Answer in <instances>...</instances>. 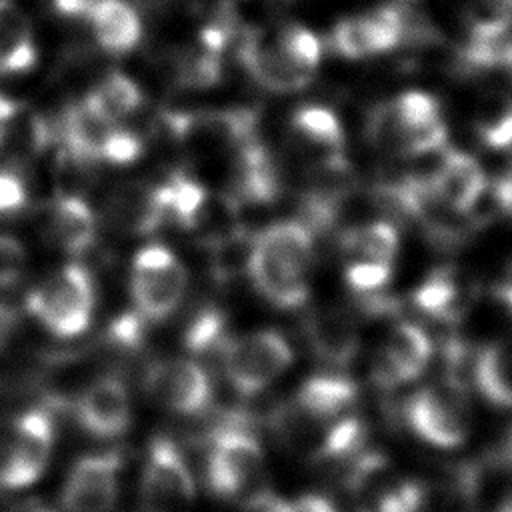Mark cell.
Masks as SVG:
<instances>
[{"label": "cell", "mask_w": 512, "mask_h": 512, "mask_svg": "<svg viewBox=\"0 0 512 512\" xmlns=\"http://www.w3.org/2000/svg\"><path fill=\"white\" fill-rule=\"evenodd\" d=\"M432 196L448 212L466 218L474 228L478 226L476 208L482 202L488 182L478 160L454 148H444L436 168L426 174Z\"/></svg>", "instance_id": "cell-11"}, {"label": "cell", "mask_w": 512, "mask_h": 512, "mask_svg": "<svg viewBox=\"0 0 512 512\" xmlns=\"http://www.w3.org/2000/svg\"><path fill=\"white\" fill-rule=\"evenodd\" d=\"M196 500V482L182 450L166 436L150 440L142 474V512H188Z\"/></svg>", "instance_id": "cell-7"}, {"label": "cell", "mask_w": 512, "mask_h": 512, "mask_svg": "<svg viewBox=\"0 0 512 512\" xmlns=\"http://www.w3.org/2000/svg\"><path fill=\"white\" fill-rule=\"evenodd\" d=\"M240 62L248 74L266 90L276 94H290L306 88L314 74L294 64L276 40L268 42L256 32H246L240 40Z\"/></svg>", "instance_id": "cell-17"}, {"label": "cell", "mask_w": 512, "mask_h": 512, "mask_svg": "<svg viewBox=\"0 0 512 512\" xmlns=\"http://www.w3.org/2000/svg\"><path fill=\"white\" fill-rule=\"evenodd\" d=\"M288 512H338L336 506L322 494H304L290 502Z\"/></svg>", "instance_id": "cell-38"}, {"label": "cell", "mask_w": 512, "mask_h": 512, "mask_svg": "<svg viewBox=\"0 0 512 512\" xmlns=\"http://www.w3.org/2000/svg\"><path fill=\"white\" fill-rule=\"evenodd\" d=\"M156 188L166 216L176 220L186 230L198 228L202 224L208 204V192L200 182H196L188 174L176 172L166 184Z\"/></svg>", "instance_id": "cell-28"}, {"label": "cell", "mask_w": 512, "mask_h": 512, "mask_svg": "<svg viewBox=\"0 0 512 512\" xmlns=\"http://www.w3.org/2000/svg\"><path fill=\"white\" fill-rule=\"evenodd\" d=\"M26 306L54 336L74 338L82 334L92 320V278L84 266L66 264L28 294Z\"/></svg>", "instance_id": "cell-5"}, {"label": "cell", "mask_w": 512, "mask_h": 512, "mask_svg": "<svg viewBox=\"0 0 512 512\" xmlns=\"http://www.w3.org/2000/svg\"><path fill=\"white\" fill-rule=\"evenodd\" d=\"M224 372L242 396L268 388L290 364L292 348L276 330H256L224 344Z\"/></svg>", "instance_id": "cell-9"}, {"label": "cell", "mask_w": 512, "mask_h": 512, "mask_svg": "<svg viewBox=\"0 0 512 512\" xmlns=\"http://www.w3.org/2000/svg\"><path fill=\"white\" fill-rule=\"evenodd\" d=\"M264 468V450L250 430L226 426L212 434L204 458V480L212 494L244 500L260 490Z\"/></svg>", "instance_id": "cell-4"}, {"label": "cell", "mask_w": 512, "mask_h": 512, "mask_svg": "<svg viewBox=\"0 0 512 512\" xmlns=\"http://www.w3.org/2000/svg\"><path fill=\"white\" fill-rule=\"evenodd\" d=\"M144 390L158 406L182 416L200 414L212 400L206 370L184 358L154 362L144 374Z\"/></svg>", "instance_id": "cell-10"}, {"label": "cell", "mask_w": 512, "mask_h": 512, "mask_svg": "<svg viewBox=\"0 0 512 512\" xmlns=\"http://www.w3.org/2000/svg\"><path fill=\"white\" fill-rule=\"evenodd\" d=\"M276 44L284 50V54L294 64H298L300 68H304L310 74H316L320 60H322L324 44L310 28L296 24V22L286 24L280 28V32L276 36Z\"/></svg>", "instance_id": "cell-30"}, {"label": "cell", "mask_w": 512, "mask_h": 512, "mask_svg": "<svg viewBox=\"0 0 512 512\" xmlns=\"http://www.w3.org/2000/svg\"><path fill=\"white\" fill-rule=\"evenodd\" d=\"M398 246V228L390 220H370L338 232V248L346 262L362 260L394 264Z\"/></svg>", "instance_id": "cell-22"}, {"label": "cell", "mask_w": 512, "mask_h": 512, "mask_svg": "<svg viewBox=\"0 0 512 512\" xmlns=\"http://www.w3.org/2000/svg\"><path fill=\"white\" fill-rule=\"evenodd\" d=\"M366 140L396 156H420L444 150L448 126L440 102L424 90H406L370 108Z\"/></svg>", "instance_id": "cell-2"}, {"label": "cell", "mask_w": 512, "mask_h": 512, "mask_svg": "<svg viewBox=\"0 0 512 512\" xmlns=\"http://www.w3.org/2000/svg\"><path fill=\"white\" fill-rule=\"evenodd\" d=\"M114 126L96 116L86 102L70 106L62 120V136L70 156L78 162L100 160L102 144Z\"/></svg>", "instance_id": "cell-26"}, {"label": "cell", "mask_w": 512, "mask_h": 512, "mask_svg": "<svg viewBox=\"0 0 512 512\" xmlns=\"http://www.w3.org/2000/svg\"><path fill=\"white\" fill-rule=\"evenodd\" d=\"M494 512H512V490L502 496V500L498 502Z\"/></svg>", "instance_id": "cell-42"}, {"label": "cell", "mask_w": 512, "mask_h": 512, "mask_svg": "<svg viewBox=\"0 0 512 512\" xmlns=\"http://www.w3.org/2000/svg\"><path fill=\"white\" fill-rule=\"evenodd\" d=\"M412 306L420 314L454 326L478 298L476 280L456 266H438L412 290Z\"/></svg>", "instance_id": "cell-14"}, {"label": "cell", "mask_w": 512, "mask_h": 512, "mask_svg": "<svg viewBox=\"0 0 512 512\" xmlns=\"http://www.w3.org/2000/svg\"><path fill=\"white\" fill-rule=\"evenodd\" d=\"M236 190L250 202H272L280 190L278 170L268 150L256 140L240 144L236 166Z\"/></svg>", "instance_id": "cell-25"}, {"label": "cell", "mask_w": 512, "mask_h": 512, "mask_svg": "<svg viewBox=\"0 0 512 512\" xmlns=\"http://www.w3.org/2000/svg\"><path fill=\"white\" fill-rule=\"evenodd\" d=\"M122 460L118 452L88 454L78 458L62 486L64 512H110L120 492Z\"/></svg>", "instance_id": "cell-12"}, {"label": "cell", "mask_w": 512, "mask_h": 512, "mask_svg": "<svg viewBox=\"0 0 512 512\" xmlns=\"http://www.w3.org/2000/svg\"><path fill=\"white\" fill-rule=\"evenodd\" d=\"M474 134L488 150L512 148V96L504 92L486 94L474 114Z\"/></svg>", "instance_id": "cell-29"}, {"label": "cell", "mask_w": 512, "mask_h": 512, "mask_svg": "<svg viewBox=\"0 0 512 512\" xmlns=\"http://www.w3.org/2000/svg\"><path fill=\"white\" fill-rule=\"evenodd\" d=\"M140 154H142L140 138L130 130H122L114 126L102 144L100 160H106L116 166H124V164L136 162Z\"/></svg>", "instance_id": "cell-34"}, {"label": "cell", "mask_w": 512, "mask_h": 512, "mask_svg": "<svg viewBox=\"0 0 512 512\" xmlns=\"http://www.w3.org/2000/svg\"><path fill=\"white\" fill-rule=\"evenodd\" d=\"M312 266V230L298 220L274 222L260 230L246 258L256 290L284 310L300 308L308 300Z\"/></svg>", "instance_id": "cell-1"}, {"label": "cell", "mask_w": 512, "mask_h": 512, "mask_svg": "<svg viewBox=\"0 0 512 512\" xmlns=\"http://www.w3.org/2000/svg\"><path fill=\"white\" fill-rule=\"evenodd\" d=\"M56 440L46 408L20 414L0 438V488L22 490L44 476Z\"/></svg>", "instance_id": "cell-6"}, {"label": "cell", "mask_w": 512, "mask_h": 512, "mask_svg": "<svg viewBox=\"0 0 512 512\" xmlns=\"http://www.w3.org/2000/svg\"><path fill=\"white\" fill-rule=\"evenodd\" d=\"M304 336L312 354L336 368L348 366L360 348V330L350 310L340 306H320L308 312Z\"/></svg>", "instance_id": "cell-16"}, {"label": "cell", "mask_w": 512, "mask_h": 512, "mask_svg": "<svg viewBox=\"0 0 512 512\" xmlns=\"http://www.w3.org/2000/svg\"><path fill=\"white\" fill-rule=\"evenodd\" d=\"M86 16L98 44L110 54H126L140 42V16L126 0H96Z\"/></svg>", "instance_id": "cell-21"}, {"label": "cell", "mask_w": 512, "mask_h": 512, "mask_svg": "<svg viewBox=\"0 0 512 512\" xmlns=\"http://www.w3.org/2000/svg\"><path fill=\"white\" fill-rule=\"evenodd\" d=\"M36 60V44L26 16L14 2L0 0V74L28 72Z\"/></svg>", "instance_id": "cell-23"}, {"label": "cell", "mask_w": 512, "mask_h": 512, "mask_svg": "<svg viewBox=\"0 0 512 512\" xmlns=\"http://www.w3.org/2000/svg\"><path fill=\"white\" fill-rule=\"evenodd\" d=\"M470 376L486 402L512 410V334L474 350Z\"/></svg>", "instance_id": "cell-19"}, {"label": "cell", "mask_w": 512, "mask_h": 512, "mask_svg": "<svg viewBox=\"0 0 512 512\" xmlns=\"http://www.w3.org/2000/svg\"><path fill=\"white\" fill-rule=\"evenodd\" d=\"M498 70L504 72L510 80H512V34L508 36L502 54H500V62H498Z\"/></svg>", "instance_id": "cell-41"}, {"label": "cell", "mask_w": 512, "mask_h": 512, "mask_svg": "<svg viewBox=\"0 0 512 512\" xmlns=\"http://www.w3.org/2000/svg\"><path fill=\"white\" fill-rule=\"evenodd\" d=\"M394 274V264L350 260L344 266V282L352 296L386 292Z\"/></svg>", "instance_id": "cell-31"}, {"label": "cell", "mask_w": 512, "mask_h": 512, "mask_svg": "<svg viewBox=\"0 0 512 512\" xmlns=\"http://www.w3.org/2000/svg\"><path fill=\"white\" fill-rule=\"evenodd\" d=\"M224 338V322L216 310H204L196 316V320L186 330V344L194 352H204L216 344H226Z\"/></svg>", "instance_id": "cell-33"}, {"label": "cell", "mask_w": 512, "mask_h": 512, "mask_svg": "<svg viewBox=\"0 0 512 512\" xmlns=\"http://www.w3.org/2000/svg\"><path fill=\"white\" fill-rule=\"evenodd\" d=\"M512 26V0H470L468 30Z\"/></svg>", "instance_id": "cell-32"}, {"label": "cell", "mask_w": 512, "mask_h": 512, "mask_svg": "<svg viewBox=\"0 0 512 512\" xmlns=\"http://www.w3.org/2000/svg\"><path fill=\"white\" fill-rule=\"evenodd\" d=\"M96 0H54V8L64 16H86Z\"/></svg>", "instance_id": "cell-39"}, {"label": "cell", "mask_w": 512, "mask_h": 512, "mask_svg": "<svg viewBox=\"0 0 512 512\" xmlns=\"http://www.w3.org/2000/svg\"><path fill=\"white\" fill-rule=\"evenodd\" d=\"M84 102L96 116L116 126L140 106L142 94L132 78L122 72H110L86 94Z\"/></svg>", "instance_id": "cell-27"}, {"label": "cell", "mask_w": 512, "mask_h": 512, "mask_svg": "<svg viewBox=\"0 0 512 512\" xmlns=\"http://www.w3.org/2000/svg\"><path fill=\"white\" fill-rule=\"evenodd\" d=\"M294 136L314 152V166L348 162L344 126L336 112L322 104H302L290 118Z\"/></svg>", "instance_id": "cell-18"}, {"label": "cell", "mask_w": 512, "mask_h": 512, "mask_svg": "<svg viewBox=\"0 0 512 512\" xmlns=\"http://www.w3.org/2000/svg\"><path fill=\"white\" fill-rule=\"evenodd\" d=\"M402 416L412 434L442 450L462 446L472 430L466 386L448 378L410 394L402 406Z\"/></svg>", "instance_id": "cell-3"}, {"label": "cell", "mask_w": 512, "mask_h": 512, "mask_svg": "<svg viewBox=\"0 0 512 512\" xmlns=\"http://www.w3.org/2000/svg\"><path fill=\"white\" fill-rule=\"evenodd\" d=\"M166 218L156 186L126 184L114 192L108 204V220L128 234L154 232Z\"/></svg>", "instance_id": "cell-20"}, {"label": "cell", "mask_w": 512, "mask_h": 512, "mask_svg": "<svg viewBox=\"0 0 512 512\" xmlns=\"http://www.w3.org/2000/svg\"><path fill=\"white\" fill-rule=\"evenodd\" d=\"M26 204V186L12 170H0V214H14Z\"/></svg>", "instance_id": "cell-36"}, {"label": "cell", "mask_w": 512, "mask_h": 512, "mask_svg": "<svg viewBox=\"0 0 512 512\" xmlns=\"http://www.w3.org/2000/svg\"><path fill=\"white\" fill-rule=\"evenodd\" d=\"M50 234L68 254H82L94 244L96 216L78 196H62L50 212Z\"/></svg>", "instance_id": "cell-24"}, {"label": "cell", "mask_w": 512, "mask_h": 512, "mask_svg": "<svg viewBox=\"0 0 512 512\" xmlns=\"http://www.w3.org/2000/svg\"><path fill=\"white\" fill-rule=\"evenodd\" d=\"M188 284V272L172 250L150 244L132 260L130 292L136 312L148 320H162L180 304Z\"/></svg>", "instance_id": "cell-8"}, {"label": "cell", "mask_w": 512, "mask_h": 512, "mask_svg": "<svg viewBox=\"0 0 512 512\" xmlns=\"http://www.w3.org/2000/svg\"><path fill=\"white\" fill-rule=\"evenodd\" d=\"M26 268L24 246L6 234H0V288H8L20 280Z\"/></svg>", "instance_id": "cell-35"}, {"label": "cell", "mask_w": 512, "mask_h": 512, "mask_svg": "<svg viewBox=\"0 0 512 512\" xmlns=\"http://www.w3.org/2000/svg\"><path fill=\"white\" fill-rule=\"evenodd\" d=\"M432 358L430 336L414 322H396L372 360V382L382 390L400 388L416 380Z\"/></svg>", "instance_id": "cell-13"}, {"label": "cell", "mask_w": 512, "mask_h": 512, "mask_svg": "<svg viewBox=\"0 0 512 512\" xmlns=\"http://www.w3.org/2000/svg\"><path fill=\"white\" fill-rule=\"evenodd\" d=\"M76 422L94 438H118L130 426V396L122 380L102 376L90 382L74 402Z\"/></svg>", "instance_id": "cell-15"}, {"label": "cell", "mask_w": 512, "mask_h": 512, "mask_svg": "<svg viewBox=\"0 0 512 512\" xmlns=\"http://www.w3.org/2000/svg\"><path fill=\"white\" fill-rule=\"evenodd\" d=\"M4 512H56V510L38 498H24L10 504Z\"/></svg>", "instance_id": "cell-40"}, {"label": "cell", "mask_w": 512, "mask_h": 512, "mask_svg": "<svg viewBox=\"0 0 512 512\" xmlns=\"http://www.w3.org/2000/svg\"><path fill=\"white\" fill-rule=\"evenodd\" d=\"M492 198L494 204L512 218V164L508 166V170L494 182L492 186Z\"/></svg>", "instance_id": "cell-37"}]
</instances>
